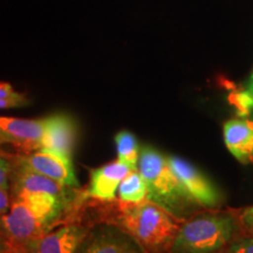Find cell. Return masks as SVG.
<instances>
[{"mask_svg": "<svg viewBox=\"0 0 253 253\" xmlns=\"http://www.w3.org/2000/svg\"><path fill=\"white\" fill-rule=\"evenodd\" d=\"M137 169L147 183L148 199L175 214L185 202L181 185L170 167L168 157L149 145L142 147Z\"/></svg>", "mask_w": 253, "mask_h": 253, "instance_id": "cell-3", "label": "cell"}, {"mask_svg": "<svg viewBox=\"0 0 253 253\" xmlns=\"http://www.w3.org/2000/svg\"><path fill=\"white\" fill-rule=\"evenodd\" d=\"M226 253H253V238H244L235 242Z\"/></svg>", "mask_w": 253, "mask_h": 253, "instance_id": "cell-19", "label": "cell"}, {"mask_svg": "<svg viewBox=\"0 0 253 253\" xmlns=\"http://www.w3.org/2000/svg\"><path fill=\"white\" fill-rule=\"evenodd\" d=\"M46 128V118L27 120L0 116V135L6 143L13 144L21 153L39 150Z\"/></svg>", "mask_w": 253, "mask_h": 253, "instance_id": "cell-9", "label": "cell"}, {"mask_svg": "<svg viewBox=\"0 0 253 253\" xmlns=\"http://www.w3.org/2000/svg\"><path fill=\"white\" fill-rule=\"evenodd\" d=\"M13 166L38 172L67 186H78L79 182L73 169L72 161L48 151L25 153L12 156Z\"/></svg>", "mask_w": 253, "mask_h": 253, "instance_id": "cell-6", "label": "cell"}, {"mask_svg": "<svg viewBox=\"0 0 253 253\" xmlns=\"http://www.w3.org/2000/svg\"><path fill=\"white\" fill-rule=\"evenodd\" d=\"M77 253H147L122 229L102 227L87 235Z\"/></svg>", "mask_w": 253, "mask_h": 253, "instance_id": "cell-10", "label": "cell"}, {"mask_svg": "<svg viewBox=\"0 0 253 253\" xmlns=\"http://www.w3.org/2000/svg\"><path fill=\"white\" fill-rule=\"evenodd\" d=\"M20 96H23V94L15 91L7 82H0V99H13Z\"/></svg>", "mask_w": 253, "mask_h": 253, "instance_id": "cell-22", "label": "cell"}, {"mask_svg": "<svg viewBox=\"0 0 253 253\" xmlns=\"http://www.w3.org/2000/svg\"><path fill=\"white\" fill-rule=\"evenodd\" d=\"M12 197L24 201L34 213L43 220L50 229L59 223L60 217L66 210L71 199L58 197L48 192H23Z\"/></svg>", "mask_w": 253, "mask_h": 253, "instance_id": "cell-14", "label": "cell"}, {"mask_svg": "<svg viewBox=\"0 0 253 253\" xmlns=\"http://www.w3.org/2000/svg\"><path fill=\"white\" fill-rule=\"evenodd\" d=\"M13 171V161L12 156L9 157L0 151V186L5 189H9V181Z\"/></svg>", "mask_w": 253, "mask_h": 253, "instance_id": "cell-18", "label": "cell"}, {"mask_svg": "<svg viewBox=\"0 0 253 253\" xmlns=\"http://www.w3.org/2000/svg\"><path fill=\"white\" fill-rule=\"evenodd\" d=\"M168 161L183 194L190 202L209 208L219 204L221 201L219 191L203 172L178 156H169Z\"/></svg>", "mask_w": 253, "mask_h": 253, "instance_id": "cell-5", "label": "cell"}, {"mask_svg": "<svg viewBox=\"0 0 253 253\" xmlns=\"http://www.w3.org/2000/svg\"><path fill=\"white\" fill-rule=\"evenodd\" d=\"M0 250H2V249H0Z\"/></svg>", "mask_w": 253, "mask_h": 253, "instance_id": "cell-26", "label": "cell"}, {"mask_svg": "<svg viewBox=\"0 0 253 253\" xmlns=\"http://www.w3.org/2000/svg\"><path fill=\"white\" fill-rule=\"evenodd\" d=\"M114 140L118 160L130 167L131 169H137L141 150L136 136L131 131L122 130L115 135Z\"/></svg>", "mask_w": 253, "mask_h": 253, "instance_id": "cell-16", "label": "cell"}, {"mask_svg": "<svg viewBox=\"0 0 253 253\" xmlns=\"http://www.w3.org/2000/svg\"><path fill=\"white\" fill-rule=\"evenodd\" d=\"M87 235L86 227L78 224H66L26 245L9 248L21 253H77Z\"/></svg>", "mask_w": 253, "mask_h": 253, "instance_id": "cell-7", "label": "cell"}, {"mask_svg": "<svg viewBox=\"0 0 253 253\" xmlns=\"http://www.w3.org/2000/svg\"><path fill=\"white\" fill-rule=\"evenodd\" d=\"M236 221L224 213H205L182 224L173 240L172 253H213L232 239Z\"/></svg>", "mask_w": 253, "mask_h": 253, "instance_id": "cell-2", "label": "cell"}, {"mask_svg": "<svg viewBox=\"0 0 253 253\" xmlns=\"http://www.w3.org/2000/svg\"><path fill=\"white\" fill-rule=\"evenodd\" d=\"M229 101L240 116H249L253 112V71L245 87L230 94Z\"/></svg>", "mask_w": 253, "mask_h": 253, "instance_id": "cell-17", "label": "cell"}, {"mask_svg": "<svg viewBox=\"0 0 253 253\" xmlns=\"http://www.w3.org/2000/svg\"><path fill=\"white\" fill-rule=\"evenodd\" d=\"M12 181V196L23 194V192H48L58 197L71 199L68 197L69 191L65 184L40 175V173L31 171L25 168L13 166V171L11 175Z\"/></svg>", "mask_w": 253, "mask_h": 253, "instance_id": "cell-13", "label": "cell"}, {"mask_svg": "<svg viewBox=\"0 0 253 253\" xmlns=\"http://www.w3.org/2000/svg\"><path fill=\"white\" fill-rule=\"evenodd\" d=\"M0 253H21V252H19L18 250H15V249L9 248V246H8V245H6V243H5L4 249L0 250Z\"/></svg>", "mask_w": 253, "mask_h": 253, "instance_id": "cell-24", "label": "cell"}, {"mask_svg": "<svg viewBox=\"0 0 253 253\" xmlns=\"http://www.w3.org/2000/svg\"><path fill=\"white\" fill-rule=\"evenodd\" d=\"M120 224L145 252L161 253L171 249L183 223L166 208L147 199L138 204H126Z\"/></svg>", "mask_w": 253, "mask_h": 253, "instance_id": "cell-1", "label": "cell"}, {"mask_svg": "<svg viewBox=\"0 0 253 253\" xmlns=\"http://www.w3.org/2000/svg\"><path fill=\"white\" fill-rule=\"evenodd\" d=\"M4 143H6V141H5V138L2 137L1 135H0V144H4Z\"/></svg>", "mask_w": 253, "mask_h": 253, "instance_id": "cell-25", "label": "cell"}, {"mask_svg": "<svg viewBox=\"0 0 253 253\" xmlns=\"http://www.w3.org/2000/svg\"><path fill=\"white\" fill-rule=\"evenodd\" d=\"M239 220L242 221L246 230L253 233V205L242 210V212L239 214Z\"/></svg>", "mask_w": 253, "mask_h": 253, "instance_id": "cell-21", "label": "cell"}, {"mask_svg": "<svg viewBox=\"0 0 253 253\" xmlns=\"http://www.w3.org/2000/svg\"><path fill=\"white\" fill-rule=\"evenodd\" d=\"M120 201L125 204H138L148 199V188L138 169L131 170L119 186Z\"/></svg>", "mask_w": 253, "mask_h": 253, "instance_id": "cell-15", "label": "cell"}, {"mask_svg": "<svg viewBox=\"0 0 253 253\" xmlns=\"http://www.w3.org/2000/svg\"><path fill=\"white\" fill-rule=\"evenodd\" d=\"M224 143L240 163L253 166V120L232 119L224 123Z\"/></svg>", "mask_w": 253, "mask_h": 253, "instance_id": "cell-12", "label": "cell"}, {"mask_svg": "<svg viewBox=\"0 0 253 253\" xmlns=\"http://www.w3.org/2000/svg\"><path fill=\"white\" fill-rule=\"evenodd\" d=\"M52 230L21 199L12 197L9 210L0 214V232L5 243L12 248H20L45 236Z\"/></svg>", "mask_w": 253, "mask_h": 253, "instance_id": "cell-4", "label": "cell"}, {"mask_svg": "<svg viewBox=\"0 0 253 253\" xmlns=\"http://www.w3.org/2000/svg\"><path fill=\"white\" fill-rule=\"evenodd\" d=\"M78 140V126L67 114H54L46 118V128L39 150L48 151L72 161Z\"/></svg>", "mask_w": 253, "mask_h": 253, "instance_id": "cell-8", "label": "cell"}, {"mask_svg": "<svg viewBox=\"0 0 253 253\" xmlns=\"http://www.w3.org/2000/svg\"><path fill=\"white\" fill-rule=\"evenodd\" d=\"M11 198L8 195V189L0 186V214H4L9 210L11 207Z\"/></svg>", "mask_w": 253, "mask_h": 253, "instance_id": "cell-23", "label": "cell"}, {"mask_svg": "<svg viewBox=\"0 0 253 253\" xmlns=\"http://www.w3.org/2000/svg\"><path fill=\"white\" fill-rule=\"evenodd\" d=\"M130 167L116 160L90 171V183L88 194L99 201L110 202L116 197V191L123 178L131 171Z\"/></svg>", "mask_w": 253, "mask_h": 253, "instance_id": "cell-11", "label": "cell"}, {"mask_svg": "<svg viewBox=\"0 0 253 253\" xmlns=\"http://www.w3.org/2000/svg\"><path fill=\"white\" fill-rule=\"evenodd\" d=\"M26 96L23 95L20 97H13V99H0V109H11V108H20L28 104Z\"/></svg>", "mask_w": 253, "mask_h": 253, "instance_id": "cell-20", "label": "cell"}]
</instances>
